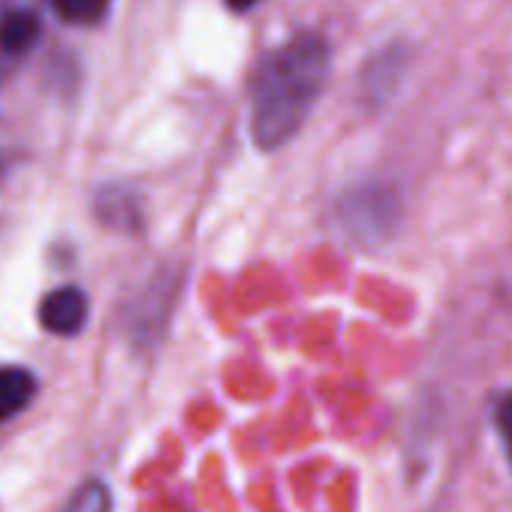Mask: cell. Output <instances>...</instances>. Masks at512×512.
<instances>
[{
  "label": "cell",
  "instance_id": "obj_1",
  "mask_svg": "<svg viewBox=\"0 0 512 512\" xmlns=\"http://www.w3.org/2000/svg\"><path fill=\"white\" fill-rule=\"evenodd\" d=\"M329 79V46L302 34L275 49L256 70L250 91V133L263 151L290 142L311 115Z\"/></svg>",
  "mask_w": 512,
  "mask_h": 512
},
{
  "label": "cell",
  "instance_id": "obj_2",
  "mask_svg": "<svg viewBox=\"0 0 512 512\" xmlns=\"http://www.w3.org/2000/svg\"><path fill=\"white\" fill-rule=\"evenodd\" d=\"M40 323L46 332L70 338L88 323V296L79 287H58L40 305Z\"/></svg>",
  "mask_w": 512,
  "mask_h": 512
},
{
  "label": "cell",
  "instance_id": "obj_3",
  "mask_svg": "<svg viewBox=\"0 0 512 512\" xmlns=\"http://www.w3.org/2000/svg\"><path fill=\"white\" fill-rule=\"evenodd\" d=\"M34 389H37V383H34L31 371L16 368V365L0 368V422L19 416L31 404Z\"/></svg>",
  "mask_w": 512,
  "mask_h": 512
},
{
  "label": "cell",
  "instance_id": "obj_4",
  "mask_svg": "<svg viewBox=\"0 0 512 512\" xmlns=\"http://www.w3.org/2000/svg\"><path fill=\"white\" fill-rule=\"evenodd\" d=\"M43 34V25L34 13L28 10H16V13H7L0 19V49L7 55H25L37 46Z\"/></svg>",
  "mask_w": 512,
  "mask_h": 512
},
{
  "label": "cell",
  "instance_id": "obj_5",
  "mask_svg": "<svg viewBox=\"0 0 512 512\" xmlns=\"http://www.w3.org/2000/svg\"><path fill=\"white\" fill-rule=\"evenodd\" d=\"M55 13L73 25H94L109 10V0H52Z\"/></svg>",
  "mask_w": 512,
  "mask_h": 512
},
{
  "label": "cell",
  "instance_id": "obj_6",
  "mask_svg": "<svg viewBox=\"0 0 512 512\" xmlns=\"http://www.w3.org/2000/svg\"><path fill=\"white\" fill-rule=\"evenodd\" d=\"M64 512H112V497L103 482L82 485L64 506Z\"/></svg>",
  "mask_w": 512,
  "mask_h": 512
},
{
  "label": "cell",
  "instance_id": "obj_7",
  "mask_svg": "<svg viewBox=\"0 0 512 512\" xmlns=\"http://www.w3.org/2000/svg\"><path fill=\"white\" fill-rule=\"evenodd\" d=\"M497 422H500V431L506 434V440L512 443V395L500 401V407H497Z\"/></svg>",
  "mask_w": 512,
  "mask_h": 512
},
{
  "label": "cell",
  "instance_id": "obj_8",
  "mask_svg": "<svg viewBox=\"0 0 512 512\" xmlns=\"http://www.w3.org/2000/svg\"><path fill=\"white\" fill-rule=\"evenodd\" d=\"M226 4L232 7V10H250L256 0H226Z\"/></svg>",
  "mask_w": 512,
  "mask_h": 512
}]
</instances>
